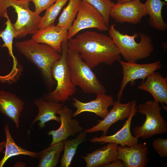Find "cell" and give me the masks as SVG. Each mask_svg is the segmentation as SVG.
Listing matches in <instances>:
<instances>
[{
	"instance_id": "cell-1",
	"label": "cell",
	"mask_w": 167,
	"mask_h": 167,
	"mask_svg": "<svg viewBox=\"0 0 167 167\" xmlns=\"http://www.w3.org/2000/svg\"><path fill=\"white\" fill-rule=\"evenodd\" d=\"M68 49L74 50L92 69L101 63L111 65L121 60L119 50L109 36L87 31L68 40Z\"/></svg>"
},
{
	"instance_id": "cell-2",
	"label": "cell",
	"mask_w": 167,
	"mask_h": 167,
	"mask_svg": "<svg viewBox=\"0 0 167 167\" xmlns=\"http://www.w3.org/2000/svg\"><path fill=\"white\" fill-rule=\"evenodd\" d=\"M15 45L19 51L39 69L47 85L52 86L55 84L51 68L60 58L59 53L50 46L38 43L32 38L17 41Z\"/></svg>"
},
{
	"instance_id": "cell-3",
	"label": "cell",
	"mask_w": 167,
	"mask_h": 167,
	"mask_svg": "<svg viewBox=\"0 0 167 167\" xmlns=\"http://www.w3.org/2000/svg\"><path fill=\"white\" fill-rule=\"evenodd\" d=\"M115 25L109 27V34L126 62H136L151 55L154 47L150 36L137 32L131 36L124 34L115 28Z\"/></svg>"
},
{
	"instance_id": "cell-4",
	"label": "cell",
	"mask_w": 167,
	"mask_h": 167,
	"mask_svg": "<svg viewBox=\"0 0 167 167\" xmlns=\"http://www.w3.org/2000/svg\"><path fill=\"white\" fill-rule=\"evenodd\" d=\"M67 60L71 80L75 85L86 94H105V88L78 53L68 48Z\"/></svg>"
},
{
	"instance_id": "cell-5",
	"label": "cell",
	"mask_w": 167,
	"mask_h": 167,
	"mask_svg": "<svg viewBox=\"0 0 167 167\" xmlns=\"http://www.w3.org/2000/svg\"><path fill=\"white\" fill-rule=\"evenodd\" d=\"M68 40L65 39L62 44L60 58L52 66V77L57 84L55 89L45 96V101L63 103L76 92V86L72 82L67 60Z\"/></svg>"
},
{
	"instance_id": "cell-6",
	"label": "cell",
	"mask_w": 167,
	"mask_h": 167,
	"mask_svg": "<svg viewBox=\"0 0 167 167\" xmlns=\"http://www.w3.org/2000/svg\"><path fill=\"white\" fill-rule=\"evenodd\" d=\"M12 7L17 15L12 24L15 38H20L28 34H34L38 29L41 17L29 8V2L24 0H0V18H6L7 8Z\"/></svg>"
},
{
	"instance_id": "cell-7",
	"label": "cell",
	"mask_w": 167,
	"mask_h": 167,
	"mask_svg": "<svg viewBox=\"0 0 167 167\" xmlns=\"http://www.w3.org/2000/svg\"><path fill=\"white\" fill-rule=\"evenodd\" d=\"M159 103L150 100L137 106V112L145 115L146 118L142 125L133 128L134 136L146 139L167 132V123L161 115V108Z\"/></svg>"
},
{
	"instance_id": "cell-8",
	"label": "cell",
	"mask_w": 167,
	"mask_h": 167,
	"mask_svg": "<svg viewBox=\"0 0 167 167\" xmlns=\"http://www.w3.org/2000/svg\"><path fill=\"white\" fill-rule=\"evenodd\" d=\"M89 28L101 31L109 29L100 12L90 4L80 0L76 19L68 31L67 39L69 40L81 30Z\"/></svg>"
},
{
	"instance_id": "cell-9",
	"label": "cell",
	"mask_w": 167,
	"mask_h": 167,
	"mask_svg": "<svg viewBox=\"0 0 167 167\" xmlns=\"http://www.w3.org/2000/svg\"><path fill=\"white\" fill-rule=\"evenodd\" d=\"M118 62L123 71L122 79L117 94L118 99L119 100H121L124 89L129 82L134 83L135 80L139 79H142L143 82L148 75L160 69L162 66L159 61L143 64L124 62L121 60Z\"/></svg>"
},
{
	"instance_id": "cell-10",
	"label": "cell",
	"mask_w": 167,
	"mask_h": 167,
	"mask_svg": "<svg viewBox=\"0 0 167 167\" xmlns=\"http://www.w3.org/2000/svg\"><path fill=\"white\" fill-rule=\"evenodd\" d=\"M72 110L66 105L58 111L57 114L59 115L61 125L58 129L48 132V135L52 137L49 145L66 140L68 137L74 136L84 131L79 121L76 118H72Z\"/></svg>"
},
{
	"instance_id": "cell-11",
	"label": "cell",
	"mask_w": 167,
	"mask_h": 167,
	"mask_svg": "<svg viewBox=\"0 0 167 167\" xmlns=\"http://www.w3.org/2000/svg\"><path fill=\"white\" fill-rule=\"evenodd\" d=\"M137 103L135 100L131 101V110L130 115L122 127L116 133L109 136L94 137L90 139L93 143L104 144L113 143L119 144L121 146L132 147L136 145L138 142V138L133 136L130 131V126L133 117L137 112Z\"/></svg>"
},
{
	"instance_id": "cell-12",
	"label": "cell",
	"mask_w": 167,
	"mask_h": 167,
	"mask_svg": "<svg viewBox=\"0 0 167 167\" xmlns=\"http://www.w3.org/2000/svg\"><path fill=\"white\" fill-rule=\"evenodd\" d=\"M147 14L144 3L140 0L122 4H115L110 12V16L117 23H139Z\"/></svg>"
},
{
	"instance_id": "cell-13",
	"label": "cell",
	"mask_w": 167,
	"mask_h": 167,
	"mask_svg": "<svg viewBox=\"0 0 167 167\" xmlns=\"http://www.w3.org/2000/svg\"><path fill=\"white\" fill-rule=\"evenodd\" d=\"M120 100L117 99L113 102L112 108L103 120L97 121L98 123L96 125L84 131L87 133L102 131L103 135L105 136L113 124L119 120H123L128 117L131 112V101L122 104L120 103Z\"/></svg>"
},
{
	"instance_id": "cell-14",
	"label": "cell",
	"mask_w": 167,
	"mask_h": 167,
	"mask_svg": "<svg viewBox=\"0 0 167 167\" xmlns=\"http://www.w3.org/2000/svg\"><path fill=\"white\" fill-rule=\"evenodd\" d=\"M72 104L76 108V110L73 113L72 117L85 112H92L102 118L108 114V107L113 105L114 102L113 97L105 94H96V98L89 102H83L77 99L72 97Z\"/></svg>"
},
{
	"instance_id": "cell-15",
	"label": "cell",
	"mask_w": 167,
	"mask_h": 167,
	"mask_svg": "<svg viewBox=\"0 0 167 167\" xmlns=\"http://www.w3.org/2000/svg\"><path fill=\"white\" fill-rule=\"evenodd\" d=\"M118 158L122 161L126 167H147L148 148L145 142L132 147L118 146Z\"/></svg>"
},
{
	"instance_id": "cell-16",
	"label": "cell",
	"mask_w": 167,
	"mask_h": 167,
	"mask_svg": "<svg viewBox=\"0 0 167 167\" xmlns=\"http://www.w3.org/2000/svg\"><path fill=\"white\" fill-rule=\"evenodd\" d=\"M68 31L53 24L44 28L38 29L33 35L32 39L38 43L50 46L60 54L62 51V43L67 38Z\"/></svg>"
},
{
	"instance_id": "cell-17",
	"label": "cell",
	"mask_w": 167,
	"mask_h": 167,
	"mask_svg": "<svg viewBox=\"0 0 167 167\" xmlns=\"http://www.w3.org/2000/svg\"><path fill=\"white\" fill-rule=\"evenodd\" d=\"M138 86L139 89L146 91L152 95L154 101L167 104V78L159 73L150 74Z\"/></svg>"
},
{
	"instance_id": "cell-18",
	"label": "cell",
	"mask_w": 167,
	"mask_h": 167,
	"mask_svg": "<svg viewBox=\"0 0 167 167\" xmlns=\"http://www.w3.org/2000/svg\"><path fill=\"white\" fill-rule=\"evenodd\" d=\"M118 144L109 143L106 145L97 149L86 156H80L85 161L87 167H103L118 159Z\"/></svg>"
},
{
	"instance_id": "cell-19",
	"label": "cell",
	"mask_w": 167,
	"mask_h": 167,
	"mask_svg": "<svg viewBox=\"0 0 167 167\" xmlns=\"http://www.w3.org/2000/svg\"><path fill=\"white\" fill-rule=\"evenodd\" d=\"M24 102L14 94L0 90V112L11 119L16 127L19 126V119Z\"/></svg>"
},
{
	"instance_id": "cell-20",
	"label": "cell",
	"mask_w": 167,
	"mask_h": 167,
	"mask_svg": "<svg viewBox=\"0 0 167 167\" xmlns=\"http://www.w3.org/2000/svg\"><path fill=\"white\" fill-rule=\"evenodd\" d=\"M34 103L38 109V113L32 122V126L38 121L39 128L41 129L45 127L46 123L51 120L60 123V118L56 114L64 105L63 104L47 101L41 98L35 99Z\"/></svg>"
},
{
	"instance_id": "cell-21",
	"label": "cell",
	"mask_w": 167,
	"mask_h": 167,
	"mask_svg": "<svg viewBox=\"0 0 167 167\" xmlns=\"http://www.w3.org/2000/svg\"><path fill=\"white\" fill-rule=\"evenodd\" d=\"M166 4V1L161 0H147L144 3L146 11L149 16V24L158 30L165 31L167 28L161 13L163 6Z\"/></svg>"
},
{
	"instance_id": "cell-22",
	"label": "cell",
	"mask_w": 167,
	"mask_h": 167,
	"mask_svg": "<svg viewBox=\"0 0 167 167\" xmlns=\"http://www.w3.org/2000/svg\"><path fill=\"white\" fill-rule=\"evenodd\" d=\"M4 130L6 137L5 149L4 156L0 161V167H2L9 158L13 156L22 155L33 158L38 157V153L26 150L17 145L13 139L8 124H5Z\"/></svg>"
},
{
	"instance_id": "cell-23",
	"label": "cell",
	"mask_w": 167,
	"mask_h": 167,
	"mask_svg": "<svg viewBox=\"0 0 167 167\" xmlns=\"http://www.w3.org/2000/svg\"><path fill=\"white\" fill-rule=\"evenodd\" d=\"M64 143H56L38 153V167H56L58 162L60 154L64 149Z\"/></svg>"
},
{
	"instance_id": "cell-24",
	"label": "cell",
	"mask_w": 167,
	"mask_h": 167,
	"mask_svg": "<svg viewBox=\"0 0 167 167\" xmlns=\"http://www.w3.org/2000/svg\"><path fill=\"white\" fill-rule=\"evenodd\" d=\"M87 133L84 130L79 133L74 139L63 141L64 143V150L60 161V167L71 166L72 160L79 145L86 140Z\"/></svg>"
},
{
	"instance_id": "cell-25",
	"label": "cell",
	"mask_w": 167,
	"mask_h": 167,
	"mask_svg": "<svg viewBox=\"0 0 167 167\" xmlns=\"http://www.w3.org/2000/svg\"><path fill=\"white\" fill-rule=\"evenodd\" d=\"M69 2L63 10L57 25L69 30L75 20L78 13L80 0H69Z\"/></svg>"
},
{
	"instance_id": "cell-26",
	"label": "cell",
	"mask_w": 167,
	"mask_h": 167,
	"mask_svg": "<svg viewBox=\"0 0 167 167\" xmlns=\"http://www.w3.org/2000/svg\"><path fill=\"white\" fill-rule=\"evenodd\" d=\"M69 0H56L47 10L41 17L38 29L44 28L54 24L55 20L63 6Z\"/></svg>"
},
{
	"instance_id": "cell-27",
	"label": "cell",
	"mask_w": 167,
	"mask_h": 167,
	"mask_svg": "<svg viewBox=\"0 0 167 167\" xmlns=\"http://www.w3.org/2000/svg\"><path fill=\"white\" fill-rule=\"evenodd\" d=\"M6 18L7 19L5 23L6 26L5 29L0 32V37L2 38L4 42V44L1 47L7 48L10 56L13 58L14 64H15L16 61L12 51L13 40L15 37V31L7 14L6 15Z\"/></svg>"
},
{
	"instance_id": "cell-28",
	"label": "cell",
	"mask_w": 167,
	"mask_h": 167,
	"mask_svg": "<svg viewBox=\"0 0 167 167\" xmlns=\"http://www.w3.org/2000/svg\"><path fill=\"white\" fill-rule=\"evenodd\" d=\"M90 4L102 15L107 26L109 28L110 11L115 3L112 0H81Z\"/></svg>"
},
{
	"instance_id": "cell-29",
	"label": "cell",
	"mask_w": 167,
	"mask_h": 167,
	"mask_svg": "<svg viewBox=\"0 0 167 167\" xmlns=\"http://www.w3.org/2000/svg\"><path fill=\"white\" fill-rule=\"evenodd\" d=\"M152 145L160 157L167 156V139L158 138L153 140Z\"/></svg>"
},
{
	"instance_id": "cell-30",
	"label": "cell",
	"mask_w": 167,
	"mask_h": 167,
	"mask_svg": "<svg viewBox=\"0 0 167 167\" xmlns=\"http://www.w3.org/2000/svg\"><path fill=\"white\" fill-rule=\"evenodd\" d=\"M56 0H32L35 6V12L38 15L45 10H47Z\"/></svg>"
},
{
	"instance_id": "cell-31",
	"label": "cell",
	"mask_w": 167,
	"mask_h": 167,
	"mask_svg": "<svg viewBox=\"0 0 167 167\" xmlns=\"http://www.w3.org/2000/svg\"><path fill=\"white\" fill-rule=\"evenodd\" d=\"M103 167H125L122 161L120 159H117L105 165Z\"/></svg>"
},
{
	"instance_id": "cell-32",
	"label": "cell",
	"mask_w": 167,
	"mask_h": 167,
	"mask_svg": "<svg viewBox=\"0 0 167 167\" xmlns=\"http://www.w3.org/2000/svg\"><path fill=\"white\" fill-rule=\"evenodd\" d=\"M137 0H117V4H122L135 1Z\"/></svg>"
},
{
	"instance_id": "cell-33",
	"label": "cell",
	"mask_w": 167,
	"mask_h": 167,
	"mask_svg": "<svg viewBox=\"0 0 167 167\" xmlns=\"http://www.w3.org/2000/svg\"><path fill=\"white\" fill-rule=\"evenodd\" d=\"M14 167H25V163L22 162L17 161L14 165Z\"/></svg>"
},
{
	"instance_id": "cell-34",
	"label": "cell",
	"mask_w": 167,
	"mask_h": 167,
	"mask_svg": "<svg viewBox=\"0 0 167 167\" xmlns=\"http://www.w3.org/2000/svg\"><path fill=\"white\" fill-rule=\"evenodd\" d=\"M5 141L0 142V153L2 152V150L5 148Z\"/></svg>"
},
{
	"instance_id": "cell-35",
	"label": "cell",
	"mask_w": 167,
	"mask_h": 167,
	"mask_svg": "<svg viewBox=\"0 0 167 167\" xmlns=\"http://www.w3.org/2000/svg\"><path fill=\"white\" fill-rule=\"evenodd\" d=\"M24 0L27 1H29V2L32 1V0Z\"/></svg>"
}]
</instances>
